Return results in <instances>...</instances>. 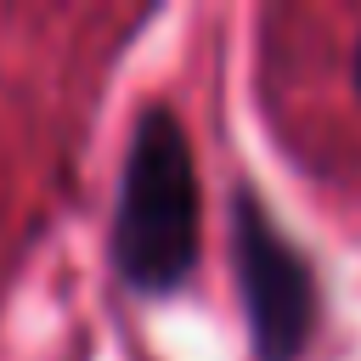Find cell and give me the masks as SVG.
<instances>
[{
	"mask_svg": "<svg viewBox=\"0 0 361 361\" xmlns=\"http://www.w3.org/2000/svg\"><path fill=\"white\" fill-rule=\"evenodd\" d=\"M197 259V180L192 152L169 107H147L124 180H118V214H113V265L141 293H169L186 282Z\"/></svg>",
	"mask_w": 361,
	"mask_h": 361,
	"instance_id": "6da1fadb",
	"label": "cell"
},
{
	"mask_svg": "<svg viewBox=\"0 0 361 361\" xmlns=\"http://www.w3.org/2000/svg\"><path fill=\"white\" fill-rule=\"evenodd\" d=\"M355 85H361V51H355Z\"/></svg>",
	"mask_w": 361,
	"mask_h": 361,
	"instance_id": "3957f363",
	"label": "cell"
},
{
	"mask_svg": "<svg viewBox=\"0 0 361 361\" xmlns=\"http://www.w3.org/2000/svg\"><path fill=\"white\" fill-rule=\"evenodd\" d=\"M231 254L259 361H299L316 327V276L248 192H237L231 203Z\"/></svg>",
	"mask_w": 361,
	"mask_h": 361,
	"instance_id": "7a4b0ae2",
	"label": "cell"
}]
</instances>
